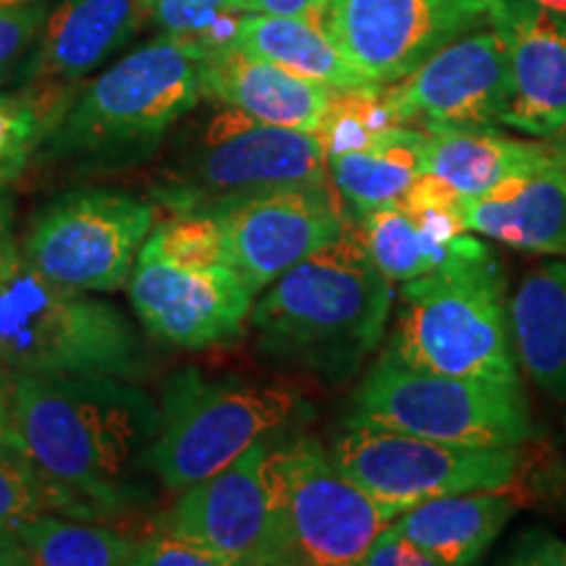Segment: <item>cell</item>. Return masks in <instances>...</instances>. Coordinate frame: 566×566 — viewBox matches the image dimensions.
Instances as JSON below:
<instances>
[{"instance_id":"1","label":"cell","mask_w":566,"mask_h":566,"mask_svg":"<svg viewBox=\"0 0 566 566\" xmlns=\"http://www.w3.org/2000/svg\"><path fill=\"white\" fill-rule=\"evenodd\" d=\"M6 386L19 451L61 512L116 516L145 501L160 428L150 394L113 375H6Z\"/></svg>"},{"instance_id":"2","label":"cell","mask_w":566,"mask_h":566,"mask_svg":"<svg viewBox=\"0 0 566 566\" xmlns=\"http://www.w3.org/2000/svg\"><path fill=\"white\" fill-rule=\"evenodd\" d=\"M394 281L349 223L342 237L289 268L252 307L258 349L271 363L325 384H346L378 352Z\"/></svg>"},{"instance_id":"3","label":"cell","mask_w":566,"mask_h":566,"mask_svg":"<svg viewBox=\"0 0 566 566\" xmlns=\"http://www.w3.org/2000/svg\"><path fill=\"white\" fill-rule=\"evenodd\" d=\"M202 48L168 34L124 55L74 97L45 158L111 166L145 158L202 97Z\"/></svg>"},{"instance_id":"4","label":"cell","mask_w":566,"mask_h":566,"mask_svg":"<svg viewBox=\"0 0 566 566\" xmlns=\"http://www.w3.org/2000/svg\"><path fill=\"white\" fill-rule=\"evenodd\" d=\"M504 289L491 247L405 281L388 349L428 373L522 384Z\"/></svg>"},{"instance_id":"5","label":"cell","mask_w":566,"mask_h":566,"mask_svg":"<svg viewBox=\"0 0 566 566\" xmlns=\"http://www.w3.org/2000/svg\"><path fill=\"white\" fill-rule=\"evenodd\" d=\"M0 370L134 380L147 354L116 304L53 283L19 258L0 275Z\"/></svg>"},{"instance_id":"6","label":"cell","mask_w":566,"mask_h":566,"mask_svg":"<svg viewBox=\"0 0 566 566\" xmlns=\"http://www.w3.org/2000/svg\"><path fill=\"white\" fill-rule=\"evenodd\" d=\"M158 407L160 428L147 467L166 491L181 493L265 441L300 412L302 401L279 386L184 370L166 380Z\"/></svg>"},{"instance_id":"7","label":"cell","mask_w":566,"mask_h":566,"mask_svg":"<svg viewBox=\"0 0 566 566\" xmlns=\"http://www.w3.org/2000/svg\"><path fill=\"white\" fill-rule=\"evenodd\" d=\"M346 422L457 446H512L530 438L522 384L457 378L412 367L384 349L354 394Z\"/></svg>"},{"instance_id":"8","label":"cell","mask_w":566,"mask_h":566,"mask_svg":"<svg viewBox=\"0 0 566 566\" xmlns=\"http://www.w3.org/2000/svg\"><path fill=\"white\" fill-rule=\"evenodd\" d=\"M263 472L283 564H359L375 535L396 520L346 480L313 438L268 449Z\"/></svg>"},{"instance_id":"9","label":"cell","mask_w":566,"mask_h":566,"mask_svg":"<svg viewBox=\"0 0 566 566\" xmlns=\"http://www.w3.org/2000/svg\"><path fill=\"white\" fill-rule=\"evenodd\" d=\"M331 181L317 132L254 122L226 108L210 118L163 176L155 197L168 210H210L233 197L283 184Z\"/></svg>"},{"instance_id":"10","label":"cell","mask_w":566,"mask_h":566,"mask_svg":"<svg viewBox=\"0 0 566 566\" xmlns=\"http://www.w3.org/2000/svg\"><path fill=\"white\" fill-rule=\"evenodd\" d=\"M328 457L346 480L401 516L446 493L504 491L520 470L512 446H457L346 422Z\"/></svg>"},{"instance_id":"11","label":"cell","mask_w":566,"mask_h":566,"mask_svg":"<svg viewBox=\"0 0 566 566\" xmlns=\"http://www.w3.org/2000/svg\"><path fill=\"white\" fill-rule=\"evenodd\" d=\"M155 226V208L118 189H76L48 205L27 231L19 258L53 283L87 294L129 283Z\"/></svg>"},{"instance_id":"12","label":"cell","mask_w":566,"mask_h":566,"mask_svg":"<svg viewBox=\"0 0 566 566\" xmlns=\"http://www.w3.org/2000/svg\"><path fill=\"white\" fill-rule=\"evenodd\" d=\"M501 9L504 0H328L323 24L367 80L388 87Z\"/></svg>"},{"instance_id":"13","label":"cell","mask_w":566,"mask_h":566,"mask_svg":"<svg viewBox=\"0 0 566 566\" xmlns=\"http://www.w3.org/2000/svg\"><path fill=\"white\" fill-rule=\"evenodd\" d=\"M205 212L221 223L229 265L252 294L334 242L352 223L334 181L283 184L218 202Z\"/></svg>"},{"instance_id":"14","label":"cell","mask_w":566,"mask_h":566,"mask_svg":"<svg viewBox=\"0 0 566 566\" xmlns=\"http://www.w3.org/2000/svg\"><path fill=\"white\" fill-rule=\"evenodd\" d=\"M509 82V42L499 27L488 24L384 87V103L401 126H491L504 116Z\"/></svg>"},{"instance_id":"15","label":"cell","mask_w":566,"mask_h":566,"mask_svg":"<svg viewBox=\"0 0 566 566\" xmlns=\"http://www.w3.org/2000/svg\"><path fill=\"white\" fill-rule=\"evenodd\" d=\"M137 317L160 342L181 349H210L237 342L252 313V292L233 268L176 265L142 244L129 275Z\"/></svg>"},{"instance_id":"16","label":"cell","mask_w":566,"mask_h":566,"mask_svg":"<svg viewBox=\"0 0 566 566\" xmlns=\"http://www.w3.org/2000/svg\"><path fill=\"white\" fill-rule=\"evenodd\" d=\"M268 441H258L216 475L184 488L163 527L195 537L226 566L283 564L265 485Z\"/></svg>"},{"instance_id":"17","label":"cell","mask_w":566,"mask_h":566,"mask_svg":"<svg viewBox=\"0 0 566 566\" xmlns=\"http://www.w3.org/2000/svg\"><path fill=\"white\" fill-rule=\"evenodd\" d=\"M357 229L373 263L394 283L417 279L488 247L470 237L464 197L428 174L396 202L359 216Z\"/></svg>"},{"instance_id":"18","label":"cell","mask_w":566,"mask_h":566,"mask_svg":"<svg viewBox=\"0 0 566 566\" xmlns=\"http://www.w3.org/2000/svg\"><path fill=\"white\" fill-rule=\"evenodd\" d=\"M509 42V101L501 124L530 137L566 132V19L530 0H504L493 21Z\"/></svg>"},{"instance_id":"19","label":"cell","mask_w":566,"mask_h":566,"mask_svg":"<svg viewBox=\"0 0 566 566\" xmlns=\"http://www.w3.org/2000/svg\"><path fill=\"white\" fill-rule=\"evenodd\" d=\"M467 229L514 250L566 260V145L525 174L464 200Z\"/></svg>"},{"instance_id":"20","label":"cell","mask_w":566,"mask_h":566,"mask_svg":"<svg viewBox=\"0 0 566 566\" xmlns=\"http://www.w3.org/2000/svg\"><path fill=\"white\" fill-rule=\"evenodd\" d=\"M202 97L233 108L254 122L317 132L334 101L328 84L254 59L233 48H218L202 59Z\"/></svg>"},{"instance_id":"21","label":"cell","mask_w":566,"mask_h":566,"mask_svg":"<svg viewBox=\"0 0 566 566\" xmlns=\"http://www.w3.org/2000/svg\"><path fill=\"white\" fill-rule=\"evenodd\" d=\"M147 17V0H61L24 66L27 82L71 84L122 51Z\"/></svg>"},{"instance_id":"22","label":"cell","mask_w":566,"mask_h":566,"mask_svg":"<svg viewBox=\"0 0 566 566\" xmlns=\"http://www.w3.org/2000/svg\"><path fill=\"white\" fill-rule=\"evenodd\" d=\"M424 129V174L472 200L543 163L558 142H525L491 126L430 124Z\"/></svg>"},{"instance_id":"23","label":"cell","mask_w":566,"mask_h":566,"mask_svg":"<svg viewBox=\"0 0 566 566\" xmlns=\"http://www.w3.org/2000/svg\"><path fill=\"white\" fill-rule=\"evenodd\" d=\"M509 331L527 378L566 405V263H546L522 279L509 302Z\"/></svg>"},{"instance_id":"24","label":"cell","mask_w":566,"mask_h":566,"mask_svg":"<svg viewBox=\"0 0 566 566\" xmlns=\"http://www.w3.org/2000/svg\"><path fill=\"white\" fill-rule=\"evenodd\" d=\"M514 501L504 491L446 493L422 501L394 525L436 558V566L480 562L514 514Z\"/></svg>"},{"instance_id":"25","label":"cell","mask_w":566,"mask_h":566,"mask_svg":"<svg viewBox=\"0 0 566 566\" xmlns=\"http://www.w3.org/2000/svg\"><path fill=\"white\" fill-rule=\"evenodd\" d=\"M226 48L294 71L331 90L378 87L342 53L323 21L275 13H244Z\"/></svg>"},{"instance_id":"26","label":"cell","mask_w":566,"mask_h":566,"mask_svg":"<svg viewBox=\"0 0 566 566\" xmlns=\"http://www.w3.org/2000/svg\"><path fill=\"white\" fill-rule=\"evenodd\" d=\"M422 126H388L365 147L328 158V174L357 216L391 205L424 176Z\"/></svg>"},{"instance_id":"27","label":"cell","mask_w":566,"mask_h":566,"mask_svg":"<svg viewBox=\"0 0 566 566\" xmlns=\"http://www.w3.org/2000/svg\"><path fill=\"white\" fill-rule=\"evenodd\" d=\"M137 543L116 530L34 514L0 527V566H134Z\"/></svg>"},{"instance_id":"28","label":"cell","mask_w":566,"mask_h":566,"mask_svg":"<svg viewBox=\"0 0 566 566\" xmlns=\"http://www.w3.org/2000/svg\"><path fill=\"white\" fill-rule=\"evenodd\" d=\"M71 103V84L27 82L19 92H0V192L40 158Z\"/></svg>"},{"instance_id":"29","label":"cell","mask_w":566,"mask_h":566,"mask_svg":"<svg viewBox=\"0 0 566 566\" xmlns=\"http://www.w3.org/2000/svg\"><path fill=\"white\" fill-rule=\"evenodd\" d=\"M247 0H147V17L160 34L192 42L205 53L226 48L244 19Z\"/></svg>"},{"instance_id":"30","label":"cell","mask_w":566,"mask_h":566,"mask_svg":"<svg viewBox=\"0 0 566 566\" xmlns=\"http://www.w3.org/2000/svg\"><path fill=\"white\" fill-rule=\"evenodd\" d=\"M145 244L171 263L195 268V271L231 268L221 223L212 212L205 210L171 212L166 221L153 226Z\"/></svg>"},{"instance_id":"31","label":"cell","mask_w":566,"mask_h":566,"mask_svg":"<svg viewBox=\"0 0 566 566\" xmlns=\"http://www.w3.org/2000/svg\"><path fill=\"white\" fill-rule=\"evenodd\" d=\"M61 509L59 495L21 451L0 454V527L24 516Z\"/></svg>"},{"instance_id":"32","label":"cell","mask_w":566,"mask_h":566,"mask_svg":"<svg viewBox=\"0 0 566 566\" xmlns=\"http://www.w3.org/2000/svg\"><path fill=\"white\" fill-rule=\"evenodd\" d=\"M51 9L45 0H0V84L19 71V63L38 45Z\"/></svg>"},{"instance_id":"33","label":"cell","mask_w":566,"mask_h":566,"mask_svg":"<svg viewBox=\"0 0 566 566\" xmlns=\"http://www.w3.org/2000/svg\"><path fill=\"white\" fill-rule=\"evenodd\" d=\"M226 566L216 551L197 543L195 537L179 535L163 527L153 533L145 543H137L134 566Z\"/></svg>"},{"instance_id":"34","label":"cell","mask_w":566,"mask_h":566,"mask_svg":"<svg viewBox=\"0 0 566 566\" xmlns=\"http://www.w3.org/2000/svg\"><path fill=\"white\" fill-rule=\"evenodd\" d=\"M367 566H436V558L401 533L394 522L375 535V541L359 558Z\"/></svg>"},{"instance_id":"35","label":"cell","mask_w":566,"mask_h":566,"mask_svg":"<svg viewBox=\"0 0 566 566\" xmlns=\"http://www.w3.org/2000/svg\"><path fill=\"white\" fill-rule=\"evenodd\" d=\"M512 564H541V566H566V543L551 533H530L520 537L512 556Z\"/></svg>"},{"instance_id":"36","label":"cell","mask_w":566,"mask_h":566,"mask_svg":"<svg viewBox=\"0 0 566 566\" xmlns=\"http://www.w3.org/2000/svg\"><path fill=\"white\" fill-rule=\"evenodd\" d=\"M247 9L254 13H275V17L325 21L328 0H247Z\"/></svg>"},{"instance_id":"37","label":"cell","mask_w":566,"mask_h":566,"mask_svg":"<svg viewBox=\"0 0 566 566\" xmlns=\"http://www.w3.org/2000/svg\"><path fill=\"white\" fill-rule=\"evenodd\" d=\"M19 260V247L13 239V205L6 189L0 192V275Z\"/></svg>"},{"instance_id":"38","label":"cell","mask_w":566,"mask_h":566,"mask_svg":"<svg viewBox=\"0 0 566 566\" xmlns=\"http://www.w3.org/2000/svg\"><path fill=\"white\" fill-rule=\"evenodd\" d=\"M17 438L11 428V409H9V386H6V373L0 370V454L17 451Z\"/></svg>"},{"instance_id":"39","label":"cell","mask_w":566,"mask_h":566,"mask_svg":"<svg viewBox=\"0 0 566 566\" xmlns=\"http://www.w3.org/2000/svg\"><path fill=\"white\" fill-rule=\"evenodd\" d=\"M530 3L541 6V9L554 11V13H558V17L566 19V0H530Z\"/></svg>"}]
</instances>
